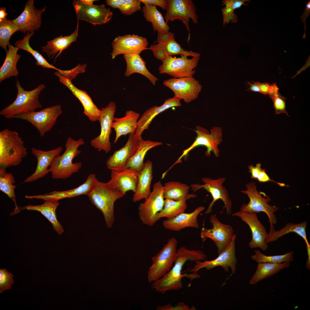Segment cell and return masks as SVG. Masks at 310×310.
I'll return each mask as SVG.
<instances>
[{"label":"cell","instance_id":"1f68e13d","mask_svg":"<svg viewBox=\"0 0 310 310\" xmlns=\"http://www.w3.org/2000/svg\"><path fill=\"white\" fill-rule=\"evenodd\" d=\"M140 114L131 110L127 111L125 116L121 118L114 117L112 124V128L116 133L114 143H116L121 136L128 134H134Z\"/></svg>","mask_w":310,"mask_h":310},{"label":"cell","instance_id":"6da1fadb","mask_svg":"<svg viewBox=\"0 0 310 310\" xmlns=\"http://www.w3.org/2000/svg\"><path fill=\"white\" fill-rule=\"evenodd\" d=\"M205 254L200 250H190L181 246L177 250L174 265L170 270L163 277L154 282L153 288L158 292L163 294L167 291L176 290L183 286L182 278L186 277L191 280L200 277L197 273L187 274H181L183 266L187 261H199L205 260Z\"/></svg>","mask_w":310,"mask_h":310},{"label":"cell","instance_id":"7a4b0ae2","mask_svg":"<svg viewBox=\"0 0 310 310\" xmlns=\"http://www.w3.org/2000/svg\"><path fill=\"white\" fill-rule=\"evenodd\" d=\"M85 143L82 138L76 140L71 137H67L65 151L62 155L55 157L50 166L52 178L66 179L79 171L82 166V163H73V160L81 153V151L78 149L79 147Z\"/></svg>","mask_w":310,"mask_h":310},{"label":"cell","instance_id":"d6a6232c","mask_svg":"<svg viewBox=\"0 0 310 310\" xmlns=\"http://www.w3.org/2000/svg\"><path fill=\"white\" fill-rule=\"evenodd\" d=\"M79 30V21L74 32L68 36L62 35L55 38L47 42V44L42 47V51L45 52L48 57L51 58L54 56L58 57L64 50L68 47L73 42L76 40Z\"/></svg>","mask_w":310,"mask_h":310},{"label":"cell","instance_id":"f546056e","mask_svg":"<svg viewBox=\"0 0 310 310\" xmlns=\"http://www.w3.org/2000/svg\"><path fill=\"white\" fill-rule=\"evenodd\" d=\"M44 203L40 205H28L23 207H18V212L22 210L36 211L41 213L51 223L53 230L58 234L64 232V229L57 220L56 210L59 205L58 200H44Z\"/></svg>","mask_w":310,"mask_h":310},{"label":"cell","instance_id":"f5cc1de1","mask_svg":"<svg viewBox=\"0 0 310 310\" xmlns=\"http://www.w3.org/2000/svg\"><path fill=\"white\" fill-rule=\"evenodd\" d=\"M194 306L191 308L189 306L185 304L184 303L181 302L174 306L168 303L163 306L158 307L156 310H196Z\"/></svg>","mask_w":310,"mask_h":310},{"label":"cell","instance_id":"d6986e66","mask_svg":"<svg viewBox=\"0 0 310 310\" xmlns=\"http://www.w3.org/2000/svg\"><path fill=\"white\" fill-rule=\"evenodd\" d=\"M236 235L234 233L232 239L227 248L218 256L214 260L203 262L195 261L196 264L190 272L197 273L200 269L205 268L209 270L218 266H221L224 270L228 272L230 268L232 272L235 274L236 270L237 259L235 254V242Z\"/></svg>","mask_w":310,"mask_h":310},{"label":"cell","instance_id":"83f0119b","mask_svg":"<svg viewBox=\"0 0 310 310\" xmlns=\"http://www.w3.org/2000/svg\"><path fill=\"white\" fill-rule=\"evenodd\" d=\"M204 209V206H199L191 213H182L173 218L166 219L163 222V225L167 229L176 231L187 227L198 228L197 217Z\"/></svg>","mask_w":310,"mask_h":310},{"label":"cell","instance_id":"c3c4849f","mask_svg":"<svg viewBox=\"0 0 310 310\" xmlns=\"http://www.w3.org/2000/svg\"><path fill=\"white\" fill-rule=\"evenodd\" d=\"M13 275L5 268L0 269V292L2 293L5 290L9 289L14 281Z\"/></svg>","mask_w":310,"mask_h":310},{"label":"cell","instance_id":"5b68a950","mask_svg":"<svg viewBox=\"0 0 310 310\" xmlns=\"http://www.w3.org/2000/svg\"><path fill=\"white\" fill-rule=\"evenodd\" d=\"M16 86L18 90L16 99L0 112V115L6 119L13 118L16 115L21 113L35 111L42 107L39 97L40 92L45 87L44 84H39L30 91L24 90L18 80L16 81Z\"/></svg>","mask_w":310,"mask_h":310},{"label":"cell","instance_id":"e7e4bbea","mask_svg":"<svg viewBox=\"0 0 310 310\" xmlns=\"http://www.w3.org/2000/svg\"><path fill=\"white\" fill-rule=\"evenodd\" d=\"M308 258L306 264V268L310 270V248H307Z\"/></svg>","mask_w":310,"mask_h":310},{"label":"cell","instance_id":"e575fe53","mask_svg":"<svg viewBox=\"0 0 310 310\" xmlns=\"http://www.w3.org/2000/svg\"><path fill=\"white\" fill-rule=\"evenodd\" d=\"M307 226V222L305 221L298 224L287 223L283 228L278 230H275V229H270L266 242L268 243L275 241L287 234L294 232L303 238L306 243L307 247H310L306 233Z\"/></svg>","mask_w":310,"mask_h":310},{"label":"cell","instance_id":"be15d7a7","mask_svg":"<svg viewBox=\"0 0 310 310\" xmlns=\"http://www.w3.org/2000/svg\"><path fill=\"white\" fill-rule=\"evenodd\" d=\"M309 66H310V56H309L308 59H307V60L306 61V62L305 65L303 66V67L301 68L300 70H299V71H298L297 73L294 76H293V77H292V78H294V77H295L298 74H299V73H301V72L302 71H303V70H305V69L307 67H308Z\"/></svg>","mask_w":310,"mask_h":310},{"label":"cell","instance_id":"ffe728a7","mask_svg":"<svg viewBox=\"0 0 310 310\" xmlns=\"http://www.w3.org/2000/svg\"><path fill=\"white\" fill-rule=\"evenodd\" d=\"M257 213L240 211L232 214L233 216L239 217L250 228L252 233V239L249 243L251 248H259L263 251L268 248L266 242L268 233L265 226L258 218Z\"/></svg>","mask_w":310,"mask_h":310},{"label":"cell","instance_id":"836d02e7","mask_svg":"<svg viewBox=\"0 0 310 310\" xmlns=\"http://www.w3.org/2000/svg\"><path fill=\"white\" fill-rule=\"evenodd\" d=\"M126 63V69L124 75L129 77L134 73L140 74L146 77L154 85H155L157 78L147 69L146 63L140 54H125L123 55Z\"/></svg>","mask_w":310,"mask_h":310},{"label":"cell","instance_id":"681fc988","mask_svg":"<svg viewBox=\"0 0 310 310\" xmlns=\"http://www.w3.org/2000/svg\"><path fill=\"white\" fill-rule=\"evenodd\" d=\"M224 26L231 22L236 23L238 20L237 16L234 13V10L224 7L222 9Z\"/></svg>","mask_w":310,"mask_h":310},{"label":"cell","instance_id":"ab89813d","mask_svg":"<svg viewBox=\"0 0 310 310\" xmlns=\"http://www.w3.org/2000/svg\"><path fill=\"white\" fill-rule=\"evenodd\" d=\"M290 262H285L280 264L268 263H258L256 271L249 281L251 285L256 284L258 282L274 275L281 270L288 268Z\"/></svg>","mask_w":310,"mask_h":310},{"label":"cell","instance_id":"3957f363","mask_svg":"<svg viewBox=\"0 0 310 310\" xmlns=\"http://www.w3.org/2000/svg\"><path fill=\"white\" fill-rule=\"evenodd\" d=\"M124 195L119 190L108 186L96 178L94 186L88 196L91 202L102 212L107 227L111 228L115 220L114 203Z\"/></svg>","mask_w":310,"mask_h":310},{"label":"cell","instance_id":"03108f58","mask_svg":"<svg viewBox=\"0 0 310 310\" xmlns=\"http://www.w3.org/2000/svg\"><path fill=\"white\" fill-rule=\"evenodd\" d=\"M80 1L85 4L90 5H93V2L95 1H98V0H80Z\"/></svg>","mask_w":310,"mask_h":310},{"label":"cell","instance_id":"74e56055","mask_svg":"<svg viewBox=\"0 0 310 310\" xmlns=\"http://www.w3.org/2000/svg\"><path fill=\"white\" fill-rule=\"evenodd\" d=\"M162 144V142L142 139L137 149L127 162L125 168H131L139 172L144 164V159L148 151L154 147Z\"/></svg>","mask_w":310,"mask_h":310},{"label":"cell","instance_id":"52a82bcc","mask_svg":"<svg viewBox=\"0 0 310 310\" xmlns=\"http://www.w3.org/2000/svg\"><path fill=\"white\" fill-rule=\"evenodd\" d=\"M177 244L175 237L170 238L162 249L152 257V264L148 272L149 282L156 281L170 270L176 258Z\"/></svg>","mask_w":310,"mask_h":310},{"label":"cell","instance_id":"7dc6e473","mask_svg":"<svg viewBox=\"0 0 310 310\" xmlns=\"http://www.w3.org/2000/svg\"><path fill=\"white\" fill-rule=\"evenodd\" d=\"M269 95L273 102L275 115L284 113L289 116L286 109L285 101L286 98L281 94L279 90Z\"/></svg>","mask_w":310,"mask_h":310},{"label":"cell","instance_id":"f1b7e54d","mask_svg":"<svg viewBox=\"0 0 310 310\" xmlns=\"http://www.w3.org/2000/svg\"><path fill=\"white\" fill-rule=\"evenodd\" d=\"M180 101L174 97L169 98L165 100L164 103L160 106H154L147 109L138 120L134 135L137 136H141L143 131L148 129L155 117L169 108L181 106Z\"/></svg>","mask_w":310,"mask_h":310},{"label":"cell","instance_id":"ee69618b","mask_svg":"<svg viewBox=\"0 0 310 310\" xmlns=\"http://www.w3.org/2000/svg\"><path fill=\"white\" fill-rule=\"evenodd\" d=\"M255 254L251 256L252 259L257 263H268L280 264L292 261L294 260V251H292L282 255L267 256L262 253L259 250H255Z\"/></svg>","mask_w":310,"mask_h":310},{"label":"cell","instance_id":"f35d334b","mask_svg":"<svg viewBox=\"0 0 310 310\" xmlns=\"http://www.w3.org/2000/svg\"><path fill=\"white\" fill-rule=\"evenodd\" d=\"M165 198L175 201L188 199L195 197L196 195L188 193L189 187L179 181H170L166 183L163 186Z\"/></svg>","mask_w":310,"mask_h":310},{"label":"cell","instance_id":"9c48e42d","mask_svg":"<svg viewBox=\"0 0 310 310\" xmlns=\"http://www.w3.org/2000/svg\"><path fill=\"white\" fill-rule=\"evenodd\" d=\"M63 113L59 104L44 108L38 111L24 113L16 115L13 118L27 121L32 124L38 131L41 137L50 131L55 125L58 117Z\"/></svg>","mask_w":310,"mask_h":310},{"label":"cell","instance_id":"bcb514c9","mask_svg":"<svg viewBox=\"0 0 310 310\" xmlns=\"http://www.w3.org/2000/svg\"><path fill=\"white\" fill-rule=\"evenodd\" d=\"M141 3L140 0H122L119 9L123 14L129 16L141 10Z\"/></svg>","mask_w":310,"mask_h":310},{"label":"cell","instance_id":"7c38bea8","mask_svg":"<svg viewBox=\"0 0 310 310\" xmlns=\"http://www.w3.org/2000/svg\"><path fill=\"white\" fill-rule=\"evenodd\" d=\"M196 9L195 4L191 0H167L166 12L164 19L167 22L176 20L181 21L188 32V42L190 39V19L194 24L198 23V16Z\"/></svg>","mask_w":310,"mask_h":310},{"label":"cell","instance_id":"8fae6325","mask_svg":"<svg viewBox=\"0 0 310 310\" xmlns=\"http://www.w3.org/2000/svg\"><path fill=\"white\" fill-rule=\"evenodd\" d=\"M222 129L219 127H213L210 131V133L208 131L200 126L196 127L195 131L197 136L192 144L188 148L184 150L181 156L168 170H169L174 165L181 161L182 158L186 156L189 152L195 148L199 146H203L207 148L205 152L206 156H209L211 152H213L215 156H219V150L218 146L222 141Z\"/></svg>","mask_w":310,"mask_h":310},{"label":"cell","instance_id":"4316f807","mask_svg":"<svg viewBox=\"0 0 310 310\" xmlns=\"http://www.w3.org/2000/svg\"><path fill=\"white\" fill-rule=\"evenodd\" d=\"M96 178L95 174H91L83 183L75 188L62 191H54L43 195H26L25 197L28 199H38L43 200L53 199L59 201L63 199L73 197L82 195L88 196L94 186Z\"/></svg>","mask_w":310,"mask_h":310},{"label":"cell","instance_id":"9a60e30c","mask_svg":"<svg viewBox=\"0 0 310 310\" xmlns=\"http://www.w3.org/2000/svg\"><path fill=\"white\" fill-rule=\"evenodd\" d=\"M156 42L157 44L151 45L148 49L152 51L155 58L160 60L166 56L176 55L193 57L200 55L199 53L183 49L176 40L174 34L170 32L165 34L158 35Z\"/></svg>","mask_w":310,"mask_h":310},{"label":"cell","instance_id":"816d5d0a","mask_svg":"<svg viewBox=\"0 0 310 310\" xmlns=\"http://www.w3.org/2000/svg\"><path fill=\"white\" fill-rule=\"evenodd\" d=\"M254 82L259 87L260 93L263 94L269 95L273 92L279 90V88L276 83H273L271 85L266 82L261 83L258 82Z\"/></svg>","mask_w":310,"mask_h":310},{"label":"cell","instance_id":"277c9868","mask_svg":"<svg viewBox=\"0 0 310 310\" xmlns=\"http://www.w3.org/2000/svg\"><path fill=\"white\" fill-rule=\"evenodd\" d=\"M18 133L5 129L0 132V166L6 168L19 164L27 154Z\"/></svg>","mask_w":310,"mask_h":310},{"label":"cell","instance_id":"11a10c76","mask_svg":"<svg viewBox=\"0 0 310 310\" xmlns=\"http://www.w3.org/2000/svg\"><path fill=\"white\" fill-rule=\"evenodd\" d=\"M257 179V180L260 183L271 181L277 183L281 187L284 186L286 185L284 183H281L276 182L271 179L266 173V170L262 168V170L259 174Z\"/></svg>","mask_w":310,"mask_h":310},{"label":"cell","instance_id":"8d00e7d4","mask_svg":"<svg viewBox=\"0 0 310 310\" xmlns=\"http://www.w3.org/2000/svg\"><path fill=\"white\" fill-rule=\"evenodd\" d=\"M142 11L146 21L151 23L154 31L158 35L165 34L169 32V27L161 13L155 5H145Z\"/></svg>","mask_w":310,"mask_h":310},{"label":"cell","instance_id":"8992f818","mask_svg":"<svg viewBox=\"0 0 310 310\" xmlns=\"http://www.w3.org/2000/svg\"><path fill=\"white\" fill-rule=\"evenodd\" d=\"M246 190L241 192L247 195L249 199L247 204H244L241 206L240 211L256 213L264 212L268 217L270 224V229L274 228L273 225L277 223V219L274 212L278 210L279 208L272 206L268 203L271 201L270 197L263 192L258 191L255 182H250L246 185Z\"/></svg>","mask_w":310,"mask_h":310},{"label":"cell","instance_id":"4fadbf2b","mask_svg":"<svg viewBox=\"0 0 310 310\" xmlns=\"http://www.w3.org/2000/svg\"><path fill=\"white\" fill-rule=\"evenodd\" d=\"M209 221L213 227L207 229L203 226L202 228L200 237L203 242L209 238L214 242L220 254L227 247L234 236L232 227L229 224L222 223L215 215H211Z\"/></svg>","mask_w":310,"mask_h":310},{"label":"cell","instance_id":"94428289","mask_svg":"<svg viewBox=\"0 0 310 310\" xmlns=\"http://www.w3.org/2000/svg\"><path fill=\"white\" fill-rule=\"evenodd\" d=\"M248 84L250 85V87L246 90L260 93V90L259 87L254 82H253V83H251L249 82H248Z\"/></svg>","mask_w":310,"mask_h":310},{"label":"cell","instance_id":"6f0895ef","mask_svg":"<svg viewBox=\"0 0 310 310\" xmlns=\"http://www.w3.org/2000/svg\"><path fill=\"white\" fill-rule=\"evenodd\" d=\"M261 165L258 163L254 166L253 165H249L248 167L249 171L251 173V178L252 179H257L259 174L262 170Z\"/></svg>","mask_w":310,"mask_h":310},{"label":"cell","instance_id":"5bb4252c","mask_svg":"<svg viewBox=\"0 0 310 310\" xmlns=\"http://www.w3.org/2000/svg\"><path fill=\"white\" fill-rule=\"evenodd\" d=\"M163 84L174 92V97L189 103L197 98L202 86L193 76L173 78L164 80Z\"/></svg>","mask_w":310,"mask_h":310},{"label":"cell","instance_id":"d4e9b609","mask_svg":"<svg viewBox=\"0 0 310 310\" xmlns=\"http://www.w3.org/2000/svg\"><path fill=\"white\" fill-rule=\"evenodd\" d=\"M55 74L59 78L60 81L66 86L81 103L84 109V113L92 122L99 121L102 113L94 103L91 98L84 91L79 89L72 83L69 77L61 75L58 71Z\"/></svg>","mask_w":310,"mask_h":310},{"label":"cell","instance_id":"f907efd6","mask_svg":"<svg viewBox=\"0 0 310 310\" xmlns=\"http://www.w3.org/2000/svg\"><path fill=\"white\" fill-rule=\"evenodd\" d=\"M86 65L85 64H79L74 68L68 70L60 69L58 71L61 75L70 78L71 80L74 78L77 75L85 71Z\"/></svg>","mask_w":310,"mask_h":310},{"label":"cell","instance_id":"ac0fdd59","mask_svg":"<svg viewBox=\"0 0 310 310\" xmlns=\"http://www.w3.org/2000/svg\"><path fill=\"white\" fill-rule=\"evenodd\" d=\"M116 108L115 102H111L105 107L101 109L102 113L98 121L101 127L100 134L90 141L91 145L99 152L103 150L107 153L111 150L110 136Z\"/></svg>","mask_w":310,"mask_h":310},{"label":"cell","instance_id":"d590c367","mask_svg":"<svg viewBox=\"0 0 310 310\" xmlns=\"http://www.w3.org/2000/svg\"><path fill=\"white\" fill-rule=\"evenodd\" d=\"M8 46V49L5 61L0 69V82L11 77H16L19 74L17 64L21 56V55L17 53L19 49L10 43Z\"/></svg>","mask_w":310,"mask_h":310},{"label":"cell","instance_id":"4dcf8cb0","mask_svg":"<svg viewBox=\"0 0 310 310\" xmlns=\"http://www.w3.org/2000/svg\"><path fill=\"white\" fill-rule=\"evenodd\" d=\"M152 163L149 160L144 163L139 172L136 191L133 195L132 201L135 202L142 199H145L150 194V186L153 179Z\"/></svg>","mask_w":310,"mask_h":310},{"label":"cell","instance_id":"44dd1931","mask_svg":"<svg viewBox=\"0 0 310 310\" xmlns=\"http://www.w3.org/2000/svg\"><path fill=\"white\" fill-rule=\"evenodd\" d=\"M148 41L145 38L137 35L133 34L118 36L115 38L112 43V58L114 59L121 54H140L143 51L148 49Z\"/></svg>","mask_w":310,"mask_h":310},{"label":"cell","instance_id":"f6af8a7d","mask_svg":"<svg viewBox=\"0 0 310 310\" xmlns=\"http://www.w3.org/2000/svg\"><path fill=\"white\" fill-rule=\"evenodd\" d=\"M19 26L12 20H7L0 22V46L7 53V46L9 43L11 36L16 32L19 31Z\"/></svg>","mask_w":310,"mask_h":310},{"label":"cell","instance_id":"91938a15","mask_svg":"<svg viewBox=\"0 0 310 310\" xmlns=\"http://www.w3.org/2000/svg\"><path fill=\"white\" fill-rule=\"evenodd\" d=\"M122 0H106L105 2L107 5L114 9H119Z\"/></svg>","mask_w":310,"mask_h":310},{"label":"cell","instance_id":"30bf717a","mask_svg":"<svg viewBox=\"0 0 310 310\" xmlns=\"http://www.w3.org/2000/svg\"><path fill=\"white\" fill-rule=\"evenodd\" d=\"M180 57L167 56L161 61L158 69L160 74L166 73L175 78L192 77L195 73L200 57L188 59L186 55Z\"/></svg>","mask_w":310,"mask_h":310},{"label":"cell","instance_id":"9f6ffc18","mask_svg":"<svg viewBox=\"0 0 310 310\" xmlns=\"http://www.w3.org/2000/svg\"><path fill=\"white\" fill-rule=\"evenodd\" d=\"M145 5H152L160 7L163 10H166L167 0H140Z\"/></svg>","mask_w":310,"mask_h":310},{"label":"cell","instance_id":"6125c7cd","mask_svg":"<svg viewBox=\"0 0 310 310\" xmlns=\"http://www.w3.org/2000/svg\"><path fill=\"white\" fill-rule=\"evenodd\" d=\"M8 15L6 12V8L2 7L0 8V22L7 20L6 16Z\"/></svg>","mask_w":310,"mask_h":310},{"label":"cell","instance_id":"680465c9","mask_svg":"<svg viewBox=\"0 0 310 310\" xmlns=\"http://www.w3.org/2000/svg\"><path fill=\"white\" fill-rule=\"evenodd\" d=\"M310 13V1L309 0L306 3V7L304 12L303 13L301 16V18L303 21L304 24V32L303 36V38L305 39L306 38L305 35V31L306 30V21L307 18L309 16Z\"/></svg>","mask_w":310,"mask_h":310},{"label":"cell","instance_id":"2e32d148","mask_svg":"<svg viewBox=\"0 0 310 310\" xmlns=\"http://www.w3.org/2000/svg\"><path fill=\"white\" fill-rule=\"evenodd\" d=\"M73 5L78 20H84L96 25L106 23L112 18L113 12L104 4H88L80 0H75L73 1Z\"/></svg>","mask_w":310,"mask_h":310},{"label":"cell","instance_id":"484cf974","mask_svg":"<svg viewBox=\"0 0 310 310\" xmlns=\"http://www.w3.org/2000/svg\"><path fill=\"white\" fill-rule=\"evenodd\" d=\"M62 150L61 146L47 151L32 148V153L37 159L36 167L34 172L25 179L22 183L34 181L47 175L50 172L48 168L49 166H50L53 159L59 155Z\"/></svg>","mask_w":310,"mask_h":310},{"label":"cell","instance_id":"603a6c76","mask_svg":"<svg viewBox=\"0 0 310 310\" xmlns=\"http://www.w3.org/2000/svg\"><path fill=\"white\" fill-rule=\"evenodd\" d=\"M34 0H29L26 3L21 14L12 21L19 27V31L26 33L34 32L38 30L41 24V15L46 7L38 9L34 5Z\"/></svg>","mask_w":310,"mask_h":310},{"label":"cell","instance_id":"ba28073f","mask_svg":"<svg viewBox=\"0 0 310 310\" xmlns=\"http://www.w3.org/2000/svg\"><path fill=\"white\" fill-rule=\"evenodd\" d=\"M164 198L163 186L159 181L154 184L152 191L138 207V215L143 224L152 226L157 222L156 215L163 208Z\"/></svg>","mask_w":310,"mask_h":310},{"label":"cell","instance_id":"60d3db41","mask_svg":"<svg viewBox=\"0 0 310 310\" xmlns=\"http://www.w3.org/2000/svg\"><path fill=\"white\" fill-rule=\"evenodd\" d=\"M187 200L183 199L175 201L166 199L163 209L156 215L157 220L163 217L166 218L167 219L172 218L184 212L187 207Z\"/></svg>","mask_w":310,"mask_h":310},{"label":"cell","instance_id":"e0dca14e","mask_svg":"<svg viewBox=\"0 0 310 310\" xmlns=\"http://www.w3.org/2000/svg\"><path fill=\"white\" fill-rule=\"evenodd\" d=\"M226 180V178L224 177H220L216 179L203 177L202 180L204 184L191 185L192 189L194 191L202 188L206 189L211 194L213 199L205 213L206 214L211 212L214 203L219 199L222 200L223 202L224 206L223 210L226 208L227 214L229 215L231 213L232 202L229 198L227 191L223 186V183Z\"/></svg>","mask_w":310,"mask_h":310},{"label":"cell","instance_id":"db71d44e","mask_svg":"<svg viewBox=\"0 0 310 310\" xmlns=\"http://www.w3.org/2000/svg\"><path fill=\"white\" fill-rule=\"evenodd\" d=\"M250 1L249 0H224L222 1V4L225 7L234 10L243 5H246L248 4L245 3V2Z\"/></svg>","mask_w":310,"mask_h":310},{"label":"cell","instance_id":"b9f144b4","mask_svg":"<svg viewBox=\"0 0 310 310\" xmlns=\"http://www.w3.org/2000/svg\"><path fill=\"white\" fill-rule=\"evenodd\" d=\"M34 34V32H27L22 39L16 41L15 46L19 49L27 51L32 54L36 60V64L37 65L40 66L44 68L55 69L58 71L59 69L49 63L38 52L34 50L30 47L29 43V40Z\"/></svg>","mask_w":310,"mask_h":310},{"label":"cell","instance_id":"7402d4cb","mask_svg":"<svg viewBox=\"0 0 310 310\" xmlns=\"http://www.w3.org/2000/svg\"><path fill=\"white\" fill-rule=\"evenodd\" d=\"M142 139L141 136L129 134L128 140L125 145L115 151L113 155L107 159L106 161L107 168L111 170H116L126 168L127 162L137 149Z\"/></svg>","mask_w":310,"mask_h":310},{"label":"cell","instance_id":"cb8c5ba5","mask_svg":"<svg viewBox=\"0 0 310 310\" xmlns=\"http://www.w3.org/2000/svg\"><path fill=\"white\" fill-rule=\"evenodd\" d=\"M111 179L106 184L117 189L124 195L128 191L135 193L136 189L139 172L131 168L120 170H111Z\"/></svg>","mask_w":310,"mask_h":310},{"label":"cell","instance_id":"7bdbcfd3","mask_svg":"<svg viewBox=\"0 0 310 310\" xmlns=\"http://www.w3.org/2000/svg\"><path fill=\"white\" fill-rule=\"evenodd\" d=\"M16 182L13 174L7 173L6 168L0 167V190L6 194L15 203V209L13 212L17 213L18 207L17 206L16 202V197L15 189L17 187L13 185Z\"/></svg>","mask_w":310,"mask_h":310}]
</instances>
